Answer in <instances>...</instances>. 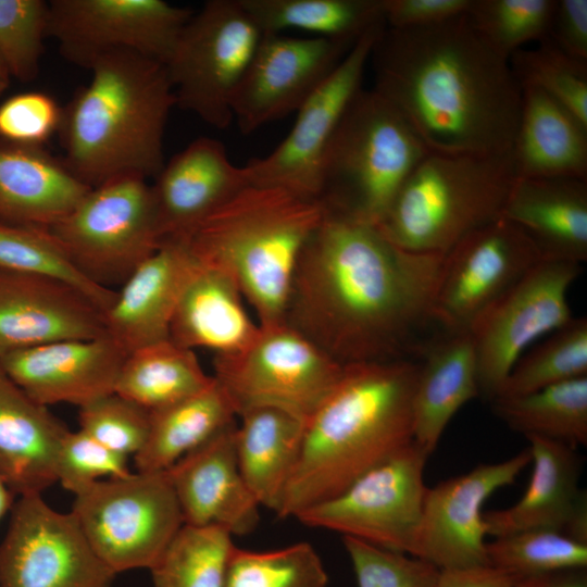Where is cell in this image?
<instances>
[{"mask_svg":"<svg viewBox=\"0 0 587 587\" xmlns=\"http://www.w3.org/2000/svg\"><path fill=\"white\" fill-rule=\"evenodd\" d=\"M245 301L230 275L199 263L176 307L170 339L193 351L211 350L215 355L245 349L260 332Z\"/></svg>","mask_w":587,"mask_h":587,"instance_id":"obj_29","label":"cell"},{"mask_svg":"<svg viewBox=\"0 0 587 587\" xmlns=\"http://www.w3.org/2000/svg\"><path fill=\"white\" fill-rule=\"evenodd\" d=\"M511 155L516 178L587 179V126L542 91L522 87Z\"/></svg>","mask_w":587,"mask_h":587,"instance_id":"obj_30","label":"cell"},{"mask_svg":"<svg viewBox=\"0 0 587 587\" xmlns=\"http://www.w3.org/2000/svg\"><path fill=\"white\" fill-rule=\"evenodd\" d=\"M501 216L532 240L541 260H587V179L515 178Z\"/></svg>","mask_w":587,"mask_h":587,"instance_id":"obj_26","label":"cell"},{"mask_svg":"<svg viewBox=\"0 0 587 587\" xmlns=\"http://www.w3.org/2000/svg\"><path fill=\"white\" fill-rule=\"evenodd\" d=\"M354 42L264 34L233 99L240 132L296 113Z\"/></svg>","mask_w":587,"mask_h":587,"instance_id":"obj_18","label":"cell"},{"mask_svg":"<svg viewBox=\"0 0 587 587\" xmlns=\"http://www.w3.org/2000/svg\"><path fill=\"white\" fill-rule=\"evenodd\" d=\"M0 268L66 283L86 295L102 313L116 295L115 289L89 279L47 228L0 222Z\"/></svg>","mask_w":587,"mask_h":587,"instance_id":"obj_38","label":"cell"},{"mask_svg":"<svg viewBox=\"0 0 587 587\" xmlns=\"http://www.w3.org/2000/svg\"><path fill=\"white\" fill-rule=\"evenodd\" d=\"M250 184L217 139L199 137L165 162L151 185L161 241L182 237Z\"/></svg>","mask_w":587,"mask_h":587,"instance_id":"obj_25","label":"cell"},{"mask_svg":"<svg viewBox=\"0 0 587 587\" xmlns=\"http://www.w3.org/2000/svg\"><path fill=\"white\" fill-rule=\"evenodd\" d=\"M557 0H472L469 21L497 53L510 59L549 35Z\"/></svg>","mask_w":587,"mask_h":587,"instance_id":"obj_42","label":"cell"},{"mask_svg":"<svg viewBox=\"0 0 587 587\" xmlns=\"http://www.w3.org/2000/svg\"><path fill=\"white\" fill-rule=\"evenodd\" d=\"M358 587H435L439 569L420 558L344 536Z\"/></svg>","mask_w":587,"mask_h":587,"instance_id":"obj_46","label":"cell"},{"mask_svg":"<svg viewBox=\"0 0 587 587\" xmlns=\"http://www.w3.org/2000/svg\"><path fill=\"white\" fill-rule=\"evenodd\" d=\"M237 413L213 377L203 390L150 412V427L141 450L134 457L139 472L168 470L180 458L235 422Z\"/></svg>","mask_w":587,"mask_h":587,"instance_id":"obj_33","label":"cell"},{"mask_svg":"<svg viewBox=\"0 0 587 587\" xmlns=\"http://www.w3.org/2000/svg\"><path fill=\"white\" fill-rule=\"evenodd\" d=\"M324 214L317 199L249 184L176 238L200 264L230 275L267 326L285 322L300 254Z\"/></svg>","mask_w":587,"mask_h":587,"instance_id":"obj_5","label":"cell"},{"mask_svg":"<svg viewBox=\"0 0 587 587\" xmlns=\"http://www.w3.org/2000/svg\"><path fill=\"white\" fill-rule=\"evenodd\" d=\"M442 259L325 210L300 254L285 321L341 364L394 360L432 321Z\"/></svg>","mask_w":587,"mask_h":587,"instance_id":"obj_1","label":"cell"},{"mask_svg":"<svg viewBox=\"0 0 587 587\" xmlns=\"http://www.w3.org/2000/svg\"><path fill=\"white\" fill-rule=\"evenodd\" d=\"M62 108L48 93L26 91L0 103V138L13 143L42 147L58 134Z\"/></svg>","mask_w":587,"mask_h":587,"instance_id":"obj_48","label":"cell"},{"mask_svg":"<svg viewBox=\"0 0 587 587\" xmlns=\"http://www.w3.org/2000/svg\"><path fill=\"white\" fill-rule=\"evenodd\" d=\"M585 376L587 319L573 316L516 361L495 398L527 395Z\"/></svg>","mask_w":587,"mask_h":587,"instance_id":"obj_39","label":"cell"},{"mask_svg":"<svg viewBox=\"0 0 587 587\" xmlns=\"http://www.w3.org/2000/svg\"><path fill=\"white\" fill-rule=\"evenodd\" d=\"M191 14L164 0H52L48 37L66 60L85 68L113 51L165 64Z\"/></svg>","mask_w":587,"mask_h":587,"instance_id":"obj_15","label":"cell"},{"mask_svg":"<svg viewBox=\"0 0 587 587\" xmlns=\"http://www.w3.org/2000/svg\"><path fill=\"white\" fill-rule=\"evenodd\" d=\"M90 189L43 147L0 138V222L49 229Z\"/></svg>","mask_w":587,"mask_h":587,"instance_id":"obj_28","label":"cell"},{"mask_svg":"<svg viewBox=\"0 0 587 587\" xmlns=\"http://www.w3.org/2000/svg\"><path fill=\"white\" fill-rule=\"evenodd\" d=\"M49 230L89 279L110 289L121 286L162 242L151 185L138 175L92 187Z\"/></svg>","mask_w":587,"mask_h":587,"instance_id":"obj_11","label":"cell"},{"mask_svg":"<svg viewBox=\"0 0 587 587\" xmlns=\"http://www.w3.org/2000/svg\"><path fill=\"white\" fill-rule=\"evenodd\" d=\"M479 396L477 358L469 332L426 349L413 396V439L428 454L455 413Z\"/></svg>","mask_w":587,"mask_h":587,"instance_id":"obj_31","label":"cell"},{"mask_svg":"<svg viewBox=\"0 0 587 587\" xmlns=\"http://www.w3.org/2000/svg\"><path fill=\"white\" fill-rule=\"evenodd\" d=\"M515 178L511 151L428 152L376 226L407 251L445 254L466 234L501 216Z\"/></svg>","mask_w":587,"mask_h":587,"instance_id":"obj_6","label":"cell"},{"mask_svg":"<svg viewBox=\"0 0 587 587\" xmlns=\"http://www.w3.org/2000/svg\"><path fill=\"white\" fill-rule=\"evenodd\" d=\"M71 513L115 574L150 570L185 524L166 471L95 482L74 494Z\"/></svg>","mask_w":587,"mask_h":587,"instance_id":"obj_10","label":"cell"},{"mask_svg":"<svg viewBox=\"0 0 587 587\" xmlns=\"http://www.w3.org/2000/svg\"><path fill=\"white\" fill-rule=\"evenodd\" d=\"M513 587H587L585 569L563 570L517 578Z\"/></svg>","mask_w":587,"mask_h":587,"instance_id":"obj_52","label":"cell"},{"mask_svg":"<svg viewBox=\"0 0 587 587\" xmlns=\"http://www.w3.org/2000/svg\"><path fill=\"white\" fill-rule=\"evenodd\" d=\"M472 0H383L386 27L425 28L467 13Z\"/></svg>","mask_w":587,"mask_h":587,"instance_id":"obj_49","label":"cell"},{"mask_svg":"<svg viewBox=\"0 0 587 587\" xmlns=\"http://www.w3.org/2000/svg\"><path fill=\"white\" fill-rule=\"evenodd\" d=\"M547 38L569 57L587 63V0H557Z\"/></svg>","mask_w":587,"mask_h":587,"instance_id":"obj_50","label":"cell"},{"mask_svg":"<svg viewBox=\"0 0 587 587\" xmlns=\"http://www.w3.org/2000/svg\"><path fill=\"white\" fill-rule=\"evenodd\" d=\"M490 402L497 417L525 436L587 445V376Z\"/></svg>","mask_w":587,"mask_h":587,"instance_id":"obj_36","label":"cell"},{"mask_svg":"<svg viewBox=\"0 0 587 587\" xmlns=\"http://www.w3.org/2000/svg\"><path fill=\"white\" fill-rule=\"evenodd\" d=\"M486 554L489 565L516 578L587 565V544L549 529L496 537L486 542Z\"/></svg>","mask_w":587,"mask_h":587,"instance_id":"obj_40","label":"cell"},{"mask_svg":"<svg viewBox=\"0 0 587 587\" xmlns=\"http://www.w3.org/2000/svg\"><path fill=\"white\" fill-rule=\"evenodd\" d=\"M126 355L105 334L9 351L1 354L0 367L36 402L80 408L114 392Z\"/></svg>","mask_w":587,"mask_h":587,"instance_id":"obj_20","label":"cell"},{"mask_svg":"<svg viewBox=\"0 0 587 587\" xmlns=\"http://www.w3.org/2000/svg\"><path fill=\"white\" fill-rule=\"evenodd\" d=\"M232 537L217 526L184 524L150 569L153 587H225Z\"/></svg>","mask_w":587,"mask_h":587,"instance_id":"obj_37","label":"cell"},{"mask_svg":"<svg viewBox=\"0 0 587 587\" xmlns=\"http://www.w3.org/2000/svg\"><path fill=\"white\" fill-rule=\"evenodd\" d=\"M533 474L526 491L512 507L484 512L487 535L549 529L587 544V497L578 488L582 459L575 447L529 435Z\"/></svg>","mask_w":587,"mask_h":587,"instance_id":"obj_23","label":"cell"},{"mask_svg":"<svg viewBox=\"0 0 587 587\" xmlns=\"http://www.w3.org/2000/svg\"><path fill=\"white\" fill-rule=\"evenodd\" d=\"M79 429L110 450L128 458L143 447L150 412L116 392L79 408Z\"/></svg>","mask_w":587,"mask_h":587,"instance_id":"obj_45","label":"cell"},{"mask_svg":"<svg viewBox=\"0 0 587 587\" xmlns=\"http://www.w3.org/2000/svg\"><path fill=\"white\" fill-rule=\"evenodd\" d=\"M580 266L539 261L474 321L469 333L477 358L479 395L492 400L530 346L572 320L567 292Z\"/></svg>","mask_w":587,"mask_h":587,"instance_id":"obj_13","label":"cell"},{"mask_svg":"<svg viewBox=\"0 0 587 587\" xmlns=\"http://www.w3.org/2000/svg\"><path fill=\"white\" fill-rule=\"evenodd\" d=\"M236 427L227 425L166 470L185 524L217 526L232 536L258 526L261 505L238 465Z\"/></svg>","mask_w":587,"mask_h":587,"instance_id":"obj_22","label":"cell"},{"mask_svg":"<svg viewBox=\"0 0 587 587\" xmlns=\"http://www.w3.org/2000/svg\"><path fill=\"white\" fill-rule=\"evenodd\" d=\"M58 130L63 161L89 187L122 175L157 176L175 97L165 65L132 51L96 59Z\"/></svg>","mask_w":587,"mask_h":587,"instance_id":"obj_4","label":"cell"},{"mask_svg":"<svg viewBox=\"0 0 587 587\" xmlns=\"http://www.w3.org/2000/svg\"><path fill=\"white\" fill-rule=\"evenodd\" d=\"M0 357H1V354H0Z\"/></svg>","mask_w":587,"mask_h":587,"instance_id":"obj_55","label":"cell"},{"mask_svg":"<svg viewBox=\"0 0 587 587\" xmlns=\"http://www.w3.org/2000/svg\"><path fill=\"white\" fill-rule=\"evenodd\" d=\"M327 573L308 542L270 550L233 549L225 587H326Z\"/></svg>","mask_w":587,"mask_h":587,"instance_id":"obj_41","label":"cell"},{"mask_svg":"<svg viewBox=\"0 0 587 587\" xmlns=\"http://www.w3.org/2000/svg\"><path fill=\"white\" fill-rule=\"evenodd\" d=\"M429 151L374 89H361L325 151L317 199L326 211L377 225Z\"/></svg>","mask_w":587,"mask_h":587,"instance_id":"obj_7","label":"cell"},{"mask_svg":"<svg viewBox=\"0 0 587 587\" xmlns=\"http://www.w3.org/2000/svg\"><path fill=\"white\" fill-rule=\"evenodd\" d=\"M68 430L0 367V482L14 495H41L57 482L58 455Z\"/></svg>","mask_w":587,"mask_h":587,"instance_id":"obj_27","label":"cell"},{"mask_svg":"<svg viewBox=\"0 0 587 587\" xmlns=\"http://www.w3.org/2000/svg\"><path fill=\"white\" fill-rule=\"evenodd\" d=\"M516 577L492 565L441 569L435 587H513Z\"/></svg>","mask_w":587,"mask_h":587,"instance_id":"obj_51","label":"cell"},{"mask_svg":"<svg viewBox=\"0 0 587 587\" xmlns=\"http://www.w3.org/2000/svg\"><path fill=\"white\" fill-rule=\"evenodd\" d=\"M240 0H210L191 14L166 61L175 104L217 129L263 37Z\"/></svg>","mask_w":587,"mask_h":587,"instance_id":"obj_8","label":"cell"},{"mask_svg":"<svg viewBox=\"0 0 587 587\" xmlns=\"http://www.w3.org/2000/svg\"><path fill=\"white\" fill-rule=\"evenodd\" d=\"M428 455L413 441L296 519L310 527L413 555L428 489L424 483Z\"/></svg>","mask_w":587,"mask_h":587,"instance_id":"obj_12","label":"cell"},{"mask_svg":"<svg viewBox=\"0 0 587 587\" xmlns=\"http://www.w3.org/2000/svg\"><path fill=\"white\" fill-rule=\"evenodd\" d=\"M11 78L12 77L0 55V98L3 96L4 91L8 89Z\"/></svg>","mask_w":587,"mask_h":587,"instance_id":"obj_54","label":"cell"},{"mask_svg":"<svg viewBox=\"0 0 587 587\" xmlns=\"http://www.w3.org/2000/svg\"><path fill=\"white\" fill-rule=\"evenodd\" d=\"M127 458L78 429L68 430L58 455L57 482L73 495L103 477L129 475Z\"/></svg>","mask_w":587,"mask_h":587,"instance_id":"obj_47","label":"cell"},{"mask_svg":"<svg viewBox=\"0 0 587 587\" xmlns=\"http://www.w3.org/2000/svg\"><path fill=\"white\" fill-rule=\"evenodd\" d=\"M238 416L236 453L241 475L259 504L275 512L298 461L305 424L270 407Z\"/></svg>","mask_w":587,"mask_h":587,"instance_id":"obj_32","label":"cell"},{"mask_svg":"<svg viewBox=\"0 0 587 587\" xmlns=\"http://www.w3.org/2000/svg\"><path fill=\"white\" fill-rule=\"evenodd\" d=\"M14 496L15 495L0 482V521L8 512H10L14 503Z\"/></svg>","mask_w":587,"mask_h":587,"instance_id":"obj_53","label":"cell"},{"mask_svg":"<svg viewBox=\"0 0 587 587\" xmlns=\"http://www.w3.org/2000/svg\"><path fill=\"white\" fill-rule=\"evenodd\" d=\"M530 461L527 448L428 488L413 557L439 570L489 564L483 505L496 490L514 483Z\"/></svg>","mask_w":587,"mask_h":587,"instance_id":"obj_19","label":"cell"},{"mask_svg":"<svg viewBox=\"0 0 587 587\" xmlns=\"http://www.w3.org/2000/svg\"><path fill=\"white\" fill-rule=\"evenodd\" d=\"M199 262L168 238L125 279L103 312L105 334L126 353L170 338L178 301Z\"/></svg>","mask_w":587,"mask_h":587,"instance_id":"obj_24","label":"cell"},{"mask_svg":"<svg viewBox=\"0 0 587 587\" xmlns=\"http://www.w3.org/2000/svg\"><path fill=\"white\" fill-rule=\"evenodd\" d=\"M509 62L521 87L542 91L587 126V63L569 57L549 38L517 50Z\"/></svg>","mask_w":587,"mask_h":587,"instance_id":"obj_43","label":"cell"},{"mask_svg":"<svg viewBox=\"0 0 587 587\" xmlns=\"http://www.w3.org/2000/svg\"><path fill=\"white\" fill-rule=\"evenodd\" d=\"M48 23L47 1L0 0V55L12 78L38 76Z\"/></svg>","mask_w":587,"mask_h":587,"instance_id":"obj_44","label":"cell"},{"mask_svg":"<svg viewBox=\"0 0 587 587\" xmlns=\"http://www.w3.org/2000/svg\"><path fill=\"white\" fill-rule=\"evenodd\" d=\"M420 363L345 364L337 385L307 421L298 461L275 513L297 516L337 496L413 439Z\"/></svg>","mask_w":587,"mask_h":587,"instance_id":"obj_3","label":"cell"},{"mask_svg":"<svg viewBox=\"0 0 587 587\" xmlns=\"http://www.w3.org/2000/svg\"><path fill=\"white\" fill-rule=\"evenodd\" d=\"M263 34L287 29L357 41L385 22L383 0H240Z\"/></svg>","mask_w":587,"mask_h":587,"instance_id":"obj_35","label":"cell"},{"mask_svg":"<svg viewBox=\"0 0 587 587\" xmlns=\"http://www.w3.org/2000/svg\"><path fill=\"white\" fill-rule=\"evenodd\" d=\"M213 382L193 350L170 338L128 353L121 366L114 392L149 412L186 399Z\"/></svg>","mask_w":587,"mask_h":587,"instance_id":"obj_34","label":"cell"},{"mask_svg":"<svg viewBox=\"0 0 587 587\" xmlns=\"http://www.w3.org/2000/svg\"><path fill=\"white\" fill-rule=\"evenodd\" d=\"M115 575L71 511L38 494L14 501L0 542V587H112Z\"/></svg>","mask_w":587,"mask_h":587,"instance_id":"obj_14","label":"cell"},{"mask_svg":"<svg viewBox=\"0 0 587 587\" xmlns=\"http://www.w3.org/2000/svg\"><path fill=\"white\" fill-rule=\"evenodd\" d=\"M385 27L382 22L364 33L299 108L283 141L266 157L245 165L250 184L277 186L317 199L325 151L346 110L362 89L366 65Z\"/></svg>","mask_w":587,"mask_h":587,"instance_id":"obj_17","label":"cell"},{"mask_svg":"<svg viewBox=\"0 0 587 587\" xmlns=\"http://www.w3.org/2000/svg\"><path fill=\"white\" fill-rule=\"evenodd\" d=\"M370 62L373 89L429 152L511 151L522 87L509 59L478 36L467 13L425 28L385 27Z\"/></svg>","mask_w":587,"mask_h":587,"instance_id":"obj_2","label":"cell"},{"mask_svg":"<svg viewBox=\"0 0 587 587\" xmlns=\"http://www.w3.org/2000/svg\"><path fill=\"white\" fill-rule=\"evenodd\" d=\"M213 377L237 415L261 407L283 410L304 424L340 379L339 363L286 321L261 326L242 350L214 355Z\"/></svg>","mask_w":587,"mask_h":587,"instance_id":"obj_9","label":"cell"},{"mask_svg":"<svg viewBox=\"0 0 587 587\" xmlns=\"http://www.w3.org/2000/svg\"><path fill=\"white\" fill-rule=\"evenodd\" d=\"M539 261L532 240L503 216L470 232L444 254L432 321L448 334L469 332L474 321Z\"/></svg>","mask_w":587,"mask_h":587,"instance_id":"obj_16","label":"cell"},{"mask_svg":"<svg viewBox=\"0 0 587 587\" xmlns=\"http://www.w3.org/2000/svg\"><path fill=\"white\" fill-rule=\"evenodd\" d=\"M105 335L103 313L61 280L0 268V354Z\"/></svg>","mask_w":587,"mask_h":587,"instance_id":"obj_21","label":"cell"}]
</instances>
